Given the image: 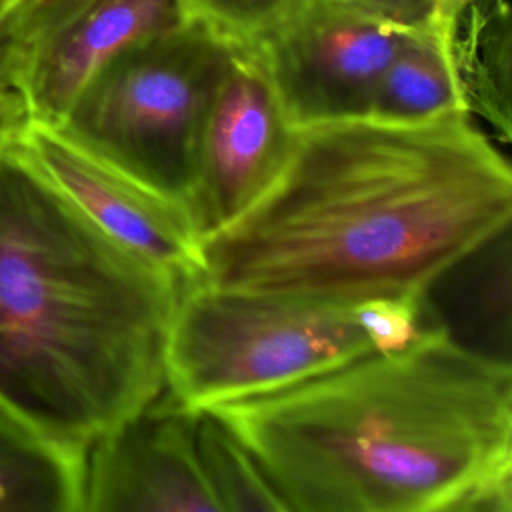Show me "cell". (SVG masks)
<instances>
[{"label":"cell","instance_id":"cell-1","mask_svg":"<svg viewBox=\"0 0 512 512\" xmlns=\"http://www.w3.org/2000/svg\"><path fill=\"white\" fill-rule=\"evenodd\" d=\"M510 216V164L464 112L314 124L270 188L202 238L196 282L324 304L426 296Z\"/></svg>","mask_w":512,"mask_h":512},{"label":"cell","instance_id":"cell-2","mask_svg":"<svg viewBox=\"0 0 512 512\" xmlns=\"http://www.w3.org/2000/svg\"><path fill=\"white\" fill-rule=\"evenodd\" d=\"M208 416L294 512H436L512 472L510 362L444 324Z\"/></svg>","mask_w":512,"mask_h":512},{"label":"cell","instance_id":"cell-3","mask_svg":"<svg viewBox=\"0 0 512 512\" xmlns=\"http://www.w3.org/2000/svg\"><path fill=\"white\" fill-rule=\"evenodd\" d=\"M182 288L0 150V414L86 454L162 396Z\"/></svg>","mask_w":512,"mask_h":512},{"label":"cell","instance_id":"cell-4","mask_svg":"<svg viewBox=\"0 0 512 512\" xmlns=\"http://www.w3.org/2000/svg\"><path fill=\"white\" fill-rule=\"evenodd\" d=\"M442 324L430 294L324 304L192 282L166 338L164 396L192 416L210 414L402 348Z\"/></svg>","mask_w":512,"mask_h":512},{"label":"cell","instance_id":"cell-5","mask_svg":"<svg viewBox=\"0 0 512 512\" xmlns=\"http://www.w3.org/2000/svg\"><path fill=\"white\" fill-rule=\"evenodd\" d=\"M232 44L192 16L106 62L56 128L188 208L202 118Z\"/></svg>","mask_w":512,"mask_h":512},{"label":"cell","instance_id":"cell-6","mask_svg":"<svg viewBox=\"0 0 512 512\" xmlns=\"http://www.w3.org/2000/svg\"><path fill=\"white\" fill-rule=\"evenodd\" d=\"M190 18L188 0H18L6 40L8 84L28 120L58 126L106 62Z\"/></svg>","mask_w":512,"mask_h":512},{"label":"cell","instance_id":"cell-7","mask_svg":"<svg viewBox=\"0 0 512 512\" xmlns=\"http://www.w3.org/2000/svg\"><path fill=\"white\" fill-rule=\"evenodd\" d=\"M410 28L340 0H302L250 46L290 122L368 118L376 88Z\"/></svg>","mask_w":512,"mask_h":512},{"label":"cell","instance_id":"cell-8","mask_svg":"<svg viewBox=\"0 0 512 512\" xmlns=\"http://www.w3.org/2000/svg\"><path fill=\"white\" fill-rule=\"evenodd\" d=\"M296 130L258 52L234 42L196 144L188 210L202 238L230 224L270 188L290 158Z\"/></svg>","mask_w":512,"mask_h":512},{"label":"cell","instance_id":"cell-9","mask_svg":"<svg viewBox=\"0 0 512 512\" xmlns=\"http://www.w3.org/2000/svg\"><path fill=\"white\" fill-rule=\"evenodd\" d=\"M20 152L116 244L188 286L202 272V236L186 206L94 156L60 128L28 120Z\"/></svg>","mask_w":512,"mask_h":512},{"label":"cell","instance_id":"cell-10","mask_svg":"<svg viewBox=\"0 0 512 512\" xmlns=\"http://www.w3.org/2000/svg\"><path fill=\"white\" fill-rule=\"evenodd\" d=\"M196 418L162 396L84 454L80 512H228L196 442Z\"/></svg>","mask_w":512,"mask_h":512},{"label":"cell","instance_id":"cell-11","mask_svg":"<svg viewBox=\"0 0 512 512\" xmlns=\"http://www.w3.org/2000/svg\"><path fill=\"white\" fill-rule=\"evenodd\" d=\"M464 112L510 140V6L508 0H454L438 12Z\"/></svg>","mask_w":512,"mask_h":512},{"label":"cell","instance_id":"cell-12","mask_svg":"<svg viewBox=\"0 0 512 512\" xmlns=\"http://www.w3.org/2000/svg\"><path fill=\"white\" fill-rule=\"evenodd\" d=\"M84 454L0 414V512H80Z\"/></svg>","mask_w":512,"mask_h":512},{"label":"cell","instance_id":"cell-13","mask_svg":"<svg viewBox=\"0 0 512 512\" xmlns=\"http://www.w3.org/2000/svg\"><path fill=\"white\" fill-rule=\"evenodd\" d=\"M458 112L464 106L438 20L410 28L380 78L368 118L416 124Z\"/></svg>","mask_w":512,"mask_h":512},{"label":"cell","instance_id":"cell-14","mask_svg":"<svg viewBox=\"0 0 512 512\" xmlns=\"http://www.w3.org/2000/svg\"><path fill=\"white\" fill-rule=\"evenodd\" d=\"M196 442L228 512H294L218 420L198 416Z\"/></svg>","mask_w":512,"mask_h":512},{"label":"cell","instance_id":"cell-15","mask_svg":"<svg viewBox=\"0 0 512 512\" xmlns=\"http://www.w3.org/2000/svg\"><path fill=\"white\" fill-rule=\"evenodd\" d=\"M302 0H188L192 16L232 42L252 44Z\"/></svg>","mask_w":512,"mask_h":512},{"label":"cell","instance_id":"cell-16","mask_svg":"<svg viewBox=\"0 0 512 512\" xmlns=\"http://www.w3.org/2000/svg\"><path fill=\"white\" fill-rule=\"evenodd\" d=\"M404 28H422L438 20L440 0H340Z\"/></svg>","mask_w":512,"mask_h":512},{"label":"cell","instance_id":"cell-17","mask_svg":"<svg viewBox=\"0 0 512 512\" xmlns=\"http://www.w3.org/2000/svg\"><path fill=\"white\" fill-rule=\"evenodd\" d=\"M436 512H512V472L468 490Z\"/></svg>","mask_w":512,"mask_h":512},{"label":"cell","instance_id":"cell-18","mask_svg":"<svg viewBox=\"0 0 512 512\" xmlns=\"http://www.w3.org/2000/svg\"><path fill=\"white\" fill-rule=\"evenodd\" d=\"M28 122V112L10 84H0V150L10 144Z\"/></svg>","mask_w":512,"mask_h":512},{"label":"cell","instance_id":"cell-19","mask_svg":"<svg viewBox=\"0 0 512 512\" xmlns=\"http://www.w3.org/2000/svg\"><path fill=\"white\" fill-rule=\"evenodd\" d=\"M18 0H0V84H8L6 78V40L12 10Z\"/></svg>","mask_w":512,"mask_h":512},{"label":"cell","instance_id":"cell-20","mask_svg":"<svg viewBox=\"0 0 512 512\" xmlns=\"http://www.w3.org/2000/svg\"><path fill=\"white\" fill-rule=\"evenodd\" d=\"M452 2H454V0H440V8H444L446 4H452ZM438 12H440V10H438Z\"/></svg>","mask_w":512,"mask_h":512}]
</instances>
